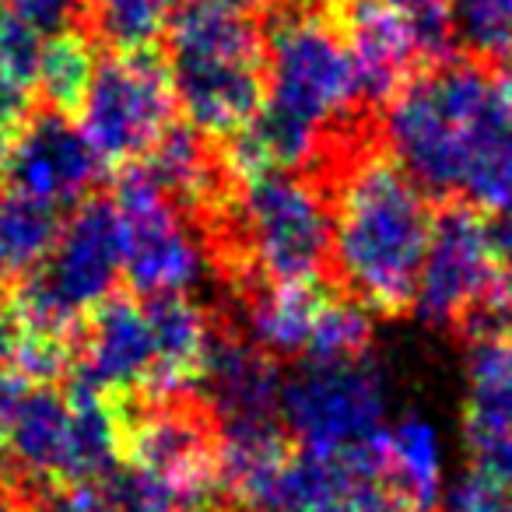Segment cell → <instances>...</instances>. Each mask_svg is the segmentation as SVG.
I'll return each mask as SVG.
<instances>
[{"label": "cell", "mask_w": 512, "mask_h": 512, "mask_svg": "<svg viewBox=\"0 0 512 512\" xmlns=\"http://www.w3.org/2000/svg\"><path fill=\"white\" fill-rule=\"evenodd\" d=\"M302 172L330 204V281L386 320L414 313L435 211L386 148L383 113L334 127Z\"/></svg>", "instance_id": "cell-1"}, {"label": "cell", "mask_w": 512, "mask_h": 512, "mask_svg": "<svg viewBox=\"0 0 512 512\" xmlns=\"http://www.w3.org/2000/svg\"><path fill=\"white\" fill-rule=\"evenodd\" d=\"M172 92L186 123L211 141L239 134L267 99V43L260 18L186 4L165 36Z\"/></svg>", "instance_id": "cell-2"}, {"label": "cell", "mask_w": 512, "mask_h": 512, "mask_svg": "<svg viewBox=\"0 0 512 512\" xmlns=\"http://www.w3.org/2000/svg\"><path fill=\"white\" fill-rule=\"evenodd\" d=\"M495 81V67L460 53L414 71L383 106L386 148L435 204L460 200L467 130Z\"/></svg>", "instance_id": "cell-3"}, {"label": "cell", "mask_w": 512, "mask_h": 512, "mask_svg": "<svg viewBox=\"0 0 512 512\" xmlns=\"http://www.w3.org/2000/svg\"><path fill=\"white\" fill-rule=\"evenodd\" d=\"M281 418L299 449L341 456L365 481H383L386 376L372 355L299 362L285 379Z\"/></svg>", "instance_id": "cell-4"}, {"label": "cell", "mask_w": 512, "mask_h": 512, "mask_svg": "<svg viewBox=\"0 0 512 512\" xmlns=\"http://www.w3.org/2000/svg\"><path fill=\"white\" fill-rule=\"evenodd\" d=\"M505 264L498 253L491 214L467 200L439 204L421 264L414 316L428 330L474 341L488 330V316L502 292Z\"/></svg>", "instance_id": "cell-5"}, {"label": "cell", "mask_w": 512, "mask_h": 512, "mask_svg": "<svg viewBox=\"0 0 512 512\" xmlns=\"http://www.w3.org/2000/svg\"><path fill=\"white\" fill-rule=\"evenodd\" d=\"M123 463L172 484L193 512H221V421L197 390L120 400Z\"/></svg>", "instance_id": "cell-6"}, {"label": "cell", "mask_w": 512, "mask_h": 512, "mask_svg": "<svg viewBox=\"0 0 512 512\" xmlns=\"http://www.w3.org/2000/svg\"><path fill=\"white\" fill-rule=\"evenodd\" d=\"M172 123L176 92L162 50L99 57L81 113V134L88 137L102 169L120 172L137 165Z\"/></svg>", "instance_id": "cell-7"}, {"label": "cell", "mask_w": 512, "mask_h": 512, "mask_svg": "<svg viewBox=\"0 0 512 512\" xmlns=\"http://www.w3.org/2000/svg\"><path fill=\"white\" fill-rule=\"evenodd\" d=\"M113 204L120 218L123 274L134 295L186 292L204 278L207 256L197 232L141 165L116 172Z\"/></svg>", "instance_id": "cell-8"}, {"label": "cell", "mask_w": 512, "mask_h": 512, "mask_svg": "<svg viewBox=\"0 0 512 512\" xmlns=\"http://www.w3.org/2000/svg\"><path fill=\"white\" fill-rule=\"evenodd\" d=\"M102 162L95 158L78 123L57 109L39 106L29 116L8 158L0 165V186L22 197H36L60 211H74L95 193Z\"/></svg>", "instance_id": "cell-9"}, {"label": "cell", "mask_w": 512, "mask_h": 512, "mask_svg": "<svg viewBox=\"0 0 512 512\" xmlns=\"http://www.w3.org/2000/svg\"><path fill=\"white\" fill-rule=\"evenodd\" d=\"M74 383L116 400L144 397L155 386V344L141 295L113 292L85 316L74 348Z\"/></svg>", "instance_id": "cell-10"}, {"label": "cell", "mask_w": 512, "mask_h": 512, "mask_svg": "<svg viewBox=\"0 0 512 512\" xmlns=\"http://www.w3.org/2000/svg\"><path fill=\"white\" fill-rule=\"evenodd\" d=\"M214 313V334L207 362L193 390L211 404L221 425L228 421H267L281 418L285 372L274 355H267L253 337L232 320Z\"/></svg>", "instance_id": "cell-11"}, {"label": "cell", "mask_w": 512, "mask_h": 512, "mask_svg": "<svg viewBox=\"0 0 512 512\" xmlns=\"http://www.w3.org/2000/svg\"><path fill=\"white\" fill-rule=\"evenodd\" d=\"M8 474L67 481L71 470V397L64 386H25L4 421Z\"/></svg>", "instance_id": "cell-12"}, {"label": "cell", "mask_w": 512, "mask_h": 512, "mask_svg": "<svg viewBox=\"0 0 512 512\" xmlns=\"http://www.w3.org/2000/svg\"><path fill=\"white\" fill-rule=\"evenodd\" d=\"M460 200L495 218H512V99L502 81L491 85L470 120Z\"/></svg>", "instance_id": "cell-13"}, {"label": "cell", "mask_w": 512, "mask_h": 512, "mask_svg": "<svg viewBox=\"0 0 512 512\" xmlns=\"http://www.w3.org/2000/svg\"><path fill=\"white\" fill-rule=\"evenodd\" d=\"M155 344V386L151 393L193 390L204 372L214 334V313L186 292L141 295ZM148 397V393H144Z\"/></svg>", "instance_id": "cell-14"}, {"label": "cell", "mask_w": 512, "mask_h": 512, "mask_svg": "<svg viewBox=\"0 0 512 512\" xmlns=\"http://www.w3.org/2000/svg\"><path fill=\"white\" fill-rule=\"evenodd\" d=\"M463 432L512 435V337L484 334L467 341V411Z\"/></svg>", "instance_id": "cell-15"}, {"label": "cell", "mask_w": 512, "mask_h": 512, "mask_svg": "<svg viewBox=\"0 0 512 512\" xmlns=\"http://www.w3.org/2000/svg\"><path fill=\"white\" fill-rule=\"evenodd\" d=\"M414 512H439L442 505V453L432 425L421 418H404L386 435L383 481Z\"/></svg>", "instance_id": "cell-16"}, {"label": "cell", "mask_w": 512, "mask_h": 512, "mask_svg": "<svg viewBox=\"0 0 512 512\" xmlns=\"http://www.w3.org/2000/svg\"><path fill=\"white\" fill-rule=\"evenodd\" d=\"M60 207L0 186V285L25 278L43 264L64 228Z\"/></svg>", "instance_id": "cell-17"}, {"label": "cell", "mask_w": 512, "mask_h": 512, "mask_svg": "<svg viewBox=\"0 0 512 512\" xmlns=\"http://www.w3.org/2000/svg\"><path fill=\"white\" fill-rule=\"evenodd\" d=\"M176 0H81L78 25L109 53H148L165 46Z\"/></svg>", "instance_id": "cell-18"}, {"label": "cell", "mask_w": 512, "mask_h": 512, "mask_svg": "<svg viewBox=\"0 0 512 512\" xmlns=\"http://www.w3.org/2000/svg\"><path fill=\"white\" fill-rule=\"evenodd\" d=\"M95 67H99L95 43L81 25L53 32L50 43L43 46L39 81H36V92L43 95V106L64 113L67 120H81L88 92H92Z\"/></svg>", "instance_id": "cell-19"}, {"label": "cell", "mask_w": 512, "mask_h": 512, "mask_svg": "<svg viewBox=\"0 0 512 512\" xmlns=\"http://www.w3.org/2000/svg\"><path fill=\"white\" fill-rule=\"evenodd\" d=\"M453 29L463 57L498 67L512 57V0H453Z\"/></svg>", "instance_id": "cell-20"}, {"label": "cell", "mask_w": 512, "mask_h": 512, "mask_svg": "<svg viewBox=\"0 0 512 512\" xmlns=\"http://www.w3.org/2000/svg\"><path fill=\"white\" fill-rule=\"evenodd\" d=\"M25 512H120L102 481H29L15 477Z\"/></svg>", "instance_id": "cell-21"}, {"label": "cell", "mask_w": 512, "mask_h": 512, "mask_svg": "<svg viewBox=\"0 0 512 512\" xmlns=\"http://www.w3.org/2000/svg\"><path fill=\"white\" fill-rule=\"evenodd\" d=\"M43 32L32 22L18 18L15 11L0 8V64L8 67L25 88L36 92L39 60H43Z\"/></svg>", "instance_id": "cell-22"}, {"label": "cell", "mask_w": 512, "mask_h": 512, "mask_svg": "<svg viewBox=\"0 0 512 512\" xmlns=\"http://www.w3.org/2000/svg\"><path fill=\"white\" fill-rule=\"evenodd\" d=\"M509 491L502 484H495L491 477H484L481 470H463L449 491H442L439 512H502L509 505Z\"/></svg>", "instance_id": "cell-23"}, {"label": "cell", "mask_w": 512, "mask_h": 512, "mask_svg": "<svg viewBox=\"0 0 512 512\" xmlns=\"http://www.w3.org/2000/svg\"><path fill=\"white\" fill-rule=\"evenodd\" d=\"M0 8L15 11L18 18L32 22L39 32H64L78 25L81 0H0Z\"/></svg>", "instance_id": "cell-24"}, {"label": "cell", "mask_w": 512, "mask_h": 512, "mask_svg": "<svg viewBox=\"0 0 512 512\" xmlns=\"http://www.w3.org/2000/svg\"><path fill=\"white\" fill-rule=\"evenodd\" d=\"M344 512H414V509L400 495H393L386 484L372 481V484H362V488L344 502Z\"/></svg>", "instance_id": "cell-25"}, {"label": "cell", "mask_w": 512, "mask_h": 512, "mask_svg": "<svg viewBox=\"0 0 512 512\" xmlns=\"http://www.w3.org/2000/svg\"><path fill=\"white\" fill-rule=\"evenodd\" d=\"M186 4H197V8H214V11H232V15L264 18L267 11L278 4V0H186Z\"/></svg>", "instance_id": "cell-26"}, {"label": "cell", "mask_w": 512, "mask_h": 512, "mask_svg": "<svg viewBox=\"0 0 512 512\" xmlns=\"http://www.w3.org/2000/svg\"><path fill=\"white\" fill-rule=\"evenodd\" d=\"M0 512H25L22 495H18L8 470H0Z\"/></svg>", "instance_id": "cell-27"}, {"label": "cell", "mask_w": 512, "mask_h": 512, "mask_svg": "<svg viewBox=\"0 0 512 512\" xmlns=\"http://www.w3.org/2000/svg\"><path fill=\"white\" fill-rule=\"evenodd\" d=\"M495 74H498V81H502L505 95H509V99H512V57H505L502 64L495 67Z\"/></svg>", "instance_id": "cell-28"}, {"label": "cell", "mask_w": 512, "mask_h": 512, "mask_svg": "<svg viewBox=\"0 0 512 512\" xmlns=\"http://www.w3.org/2000/svg\"><path fill=\"white\" fill-rule=\"evenodd\" d=\"M4 460H8V453H4V435H0V470L8 467V463H4Z\"/></svg>", "instance_id": "cell-29"}, {"label": "cell", "mask_w": 512, "mask_h": 512, "mask_svg": "<svg viewBox=\"0 0 512 512\" xmlns=\"http://www.w3.org/2000/svg\"><path fill=\"white\" fill-rule=\"evenodd\" d=\"M502 512H512V498H509V505H505V509Z\"/></svg>", "instance_id": "cell-30"}, {"label": "cell", "mask_w": 512, "mask_h": 512, "mask_svg": "<svg viewBox=\"0 0 512 512\" xmlns=\"http://www.w3.org/2000/svg\"><path fill=\"white\" fill-rule=\"evenodd\" d=\"M225 512H235V509H225Z\"/></svg>", "instance_id": "cell-31"}, {"label": "cell", "mask_w": 512, "mask_h": 512, "mask_svg": "<svg viewBox=\"0 0 512 512\" xmlns=\"http://www.w3.org/2000/svg\"><path fill=\"white\" fill-rule=\"evenodd\" d=\"M221 512H225V509H221Z\"/></svg>", "instance_id": "cell-32"}]
</instances>
